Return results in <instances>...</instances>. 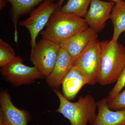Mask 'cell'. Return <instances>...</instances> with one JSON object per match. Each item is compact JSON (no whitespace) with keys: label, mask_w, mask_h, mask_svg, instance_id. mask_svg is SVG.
I'll use <instances>...</instances> for the list:
<instances>
[{"label":"cell","mask_w":125,"mask_h":125,"mask_svg":"<svg viewBox=\"0 0 125 125\" xmlns=\"http://www.w3.org/2000/svg\"><path fill=\"white\" fill-rule=\"evenodd\" d=\"M41 34L42 38L60 45L89 27L84 18L57 9L50 17Z\"/></svg>","instance_id":"1"},{"label":"cell","mask_w":125,"mask_h":125,"mask_svg":"<svg viewBox=\"0 0 125 125\" xmlns=\"http://www.w3.org/2000/svg\"><path fill=\"white\" fill-rule=\"evenodd\" d=\"M101 69L98 83L106 85L116 83L125 66V48L111 40L101 42Z\"/></svg>","instance_id":"2"},{"label":"cell","mask_w":125,"mask_h":125,"mask_svg":"<svg viewBox=\"0 0 125 125\" xmlns=\"http://www.w3.org/2000/svg\"><path fill=\"white\" fill-rule=\"evenodd\" d=\"M58 96L60 104L57 112L69 121L70 125H92L96 119L97 102L89 94L81 96L78 101L72 102L63 96L57 89L53 90Z\"/></svg>","instance_id":"3"},{"label":"cell","mask_w":125,"mask_h":125,"mask_svg":"<svg viewBox=\"0 0 125 125\" xmlns=\"http://www.w3.org/2000/svg\"><path fill=\"white\" fill-rule=\"evenodd\" d=\"M101 62V42L96 38L74 59L73 64L86 78L88 84L93 85L98 83Z\"/></svg>","instance_id":"4"},{"label":"cell","mask_w":125,"mask_h":125,"mask_svg":"<svg viewBox=\"0 0 125 125\" xmlns=\"http://www.w3.org/2000/svg\"><path fill=\"white\" fill-rule=\"evenodd\" d=\"M60 48V45L42 38L31 48V62L46 78L53 70Z\"/></svg>","instance_id":"5"},{"label":"cell","mask_w":125,"mask_h":125,"mask_svg":"<svg viewBox=\"0 0 125 125\" xmlns=\"http://www.w3.org/2000/svg\"><path fill=\"white\" fill-rule=\"evenodd\" d=\"M0 72L5 79L15 86L29 84L45 77L35 66L24 64L22 59L19 56H16L11 62L1 67Z\"/></svg>","instance_id":"6"},{"label":"cell","mask_w":125,"mask_h":125,"mask_svg":"<svg viewBox=\"0 0 125 125\" xmlns=\"http://www.w3.org/2000/svg\"><path fill=\"white\" fill-rule=\"evenodd\" d=\"M57 9V3L46 0L31 12L28 18L19 23L20 26L26 28L29 31L31 48L36 45L37 37L45 27L52 15Z\"/></svg>","instance_id":"7"},{"label":"cell","mask_w":125,"mask_h":125,"mask_svg":"<svg viewBox=\"0 0 125 125\" xmlns=\"http://www.w3.org/2000/svg\"><path fill=\"white\" fill-rule=\"evenodd\" d=\"M115 3L113 1L92 0L89 10L84 18L89 27L97 33L101 31L107 21L110 19Z\"/></svg>","instance_id":"8"},{"label":"cell","mask_w":125,"mask_h":125,"mask_svg":"<svg viewBox=\"0 0 125 125\" xmlns=\"http://www.w3.org/2000/svg\"><path fill=\"white\" fill-rule=\"evenodd\" d=\"M0 104V115L6 125H28L30 119L29 113L25 110L17 108L6 91L1 93Z\"/></svg>","instance_id":"9"},{"label":"cell","mask_w":125,"mask_h":125,"mask_svg":"<svg viewBox=\"0 0 125 125\" xmlns=\"http://www.w3.org/2000/svg\"><path fill=\"white\" fill-rule=\"evenodd\" d=\"M97 33L90 27L76 34L60 45L74 59L94 39L97 38Z\"/></svg>","instance_id":"10"},{"label":"cell","mask_w":125,"mask_h":125,"mask_svg":"<svg viewBox=\"0 0 125 125\" xmlns=\"http://www.w3.org/2000/svg\"><path fill=\"white\" fill-rule=\"evenodd\" d=\"M73 59L64 49L61 48L53 70L46 78L48 85L57 89L62 84L63 79L73 66Z\"/></svg>","instance_id":"11"},{"label":"cell","mask_w":125,"mask_h":125,"mask_svg":"<svg viewBox=\"0 0 125 125\" xmlns=\"http://www.w3.org/2000/svg\"><path fill=\"white\" fill-rule=\"evenodd\" d=\"M98 112L92 125H125V109L112 111L108 106L106 98L97 102Z\"/></svg>","instance_id":"12"},{"label":"cell","mask_w":125,"mask_h":125,"mask_svg":"<svg viewBox=\"0 0 125 125\" xmlns=\"http://www.w3.org/2000/svg\"><path fill=\"white\" fill-rule=\"evenodd\" d=\"M87 84H88V83L86 78L73 66L62 83V94L68 100H73L81 89Z\"/></svg>","instance_id":"13"},{"label":"cell","mask_w":125,"mask_h":125,"mask_svg":"<svg viewBox=\"0 0 125 125\" xmlns=\"http://www.w3.org/2000/svg\"><path fill=\"white\" fill-rule=\"evenodd\" d=\"M11 4V20L14 27V42L18 41L17 25L20 18L28 13L40 2L46 0H6ZM54 2L55 0H49Z\"/></svg>","instance_id":"14"},{"label":"cell","mask_w":125,"mask_h":125,"mask_svg":"<svg viewBox=\"0 0 125 125\" xmlns=\"http://www.w3.org/2000/svg\"><path fill=\"white\" fill-rule=\"evenodd\" d=\"M110 19L114 27L112 40L117 42L121 34L125 31V1L115 4L112 10Z\"/></svg>","instance_id":"15"},{"label":"cell","mask_w":125,"mask_h":125,"mask_svg":"<svg viewBox=\"0 0 125 125\" xmlns=\"http://www.w3.org/2000/svg\"><path fill=\"white\" fill-rule=\"evenodd\" d=\"M92 0H68L61 8V11L74 14L81 18L85 17Z\"/></svg>","instance_id":"16"},{"label":"cell","mask_w":125,"mask_h":125,"mask_svg":"<svg viewBox=\"0 0 125 125\" xmlns=\"http://www.w3.org/2000/svg\"><path fill=\"white\" fill-rule=\"evenodd\" d=\"M15 57V52L11 45L0 39V67L8 64Z\"/></svg>","instance_id":"17"},{"label":"cell","mask_w":125,"mask_h":125,"mask_svg":"<svg viewBox=\"0 0 125 125\" xmlns=\"http://www.w3.org/2000/svg\"><path fill=\"white\" fill-rule=\"evenodd\" d=\"M107 104L110 109L117 110L125 109V88L114 97L108 96Z\"/></svg>","instance_id":"18"},{"label":"cell","mask_w":125,"mask_h":125,"mask_svg":"<svg viewBox=\"0 0 125 125\" xmlns=\"http://www.w3.org/2000/svg\"><path fill=\"white\" fill-rule=\"evenodd\" d=\"M125 87V66L114 87L109 92L108 96L114 97L120 93Z\"/></svg>","instance_id":"19"},{"label":"cell","mask_w":125,"mask_h":125,"mask_svg":"<svg viewBox=\"0 0 125 125\" xmlns=\"http://www.w3.org/2000/svg\"><path fill=\"white\" fill-rule=\"evenodd\" d=\"M64 0H59L58 2L57 3V9L60 10L61 9L62 6V3L64 2Z\"/></svg>","instance_id":"20"},{"label":"cell","mask_w":125,"mask_h":125,"mask_svg":"<svg viewBox=\"0 0 125 125\" xmlns=\"http://www.w3.org/2000/svg\"><path fill=\"white\" fill-rule=\"evenodd\" d=\"M5 5V0H0V9H2Z\"/></svg>","instance_id":"21"},{"label":"cell","mask_w":125,"mask_h":125,"mask_svg":"<svg viewBox=\"0 0 125 125\" xmlns=\"http://www.w3.org/2000/svg\"><path fill=\"white\" fill-rule=\"evenodd\" d=\"M0 125H6L3 121L2 116L1 115H0Z\"/></svg>","instance_id":"22"},{"label":"cell","mask_w":125,"mask_h":125,"mask_svg":"<svg viewBox=\"0 0 125 125\" xmlns=\"http://www.w3.org/2000/svg\"><path fill=\"white\" fill-rule=\"evenodd\" d=\"M109 0L111 1H112L115 2V4H117L123 1L124 0Z\"/></svg>","instance_id":"23"}]
</instances>
